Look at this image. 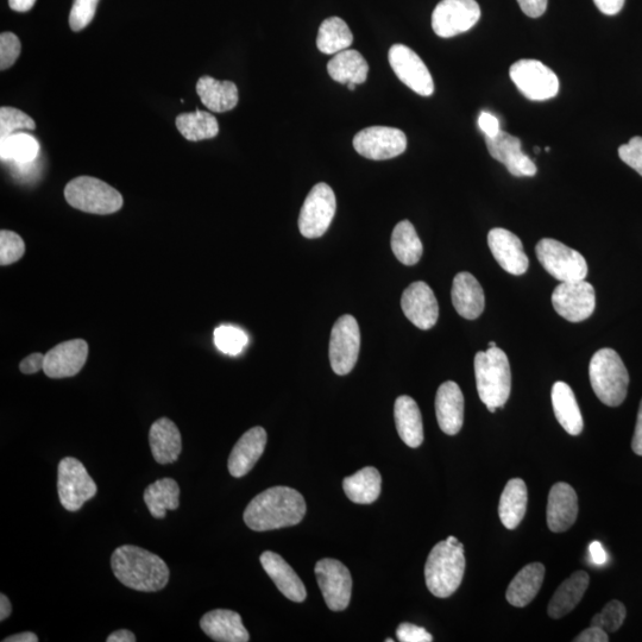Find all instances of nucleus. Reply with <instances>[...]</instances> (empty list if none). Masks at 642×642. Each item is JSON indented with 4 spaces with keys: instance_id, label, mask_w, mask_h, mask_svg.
<instances>
[{
    "instance_id": "18",
    "label": "nucleus",
    "mask_w": 642,
    "mask_h": 642,
    "mask_svg": "<svg viewBox=\"0 0 642 642\" xmlns=\"http://www.w3.org/2000/svg\"><path fill=\"white\" fill-rule=\"evenodd\" d=\"M88 345L73 339L56 345L44 355V374L50 379H67L80 373L87 361Z\"/></svg>"
},
{
    "instance_id": "53",
    "label": "nucleus",
    "mask_w": 642,
    "mask_h": 642,
    "mask_svg": "<svg viewBox=\"0 0 642 642\" xmlns=\"http://www.w3.org/2000/svg\"><path fill=\"white\" fill-rule=\"evenodd\" d=\"M626 0H594L597 9L608 16L618 15Z\"/></svg>"
},
{
    "instance_id": "43",
    "label": "nucleus",
    "mask_w": 642,
    "mask_h": 642,
    "mask_svg": "<svg viewBox=\"0 0 642 642\" xmlns=\"http://www.w3.org/2000/svg\"><path fill=\"white\" fill-rule=\"evenodd\" d=\"M627 616L625 604L618 600L610 601L600 614L591 620V626L604 629L607 633L619 631Z\"/></svg>"
},
{
    "instance_id": "50",
    "label": "nucleus",
    "mask_w": 642,
    "mask_h": 642,
    "mask_svg": "<svg viewBox=\"0 0 642 642\" xmlns=\"http://www.w3.org/2000/svg\"><path fill=\"white\" fill-rule=\"evenodd\" d=\"M520 9L528 17L538 18L545 14L547 0H518Z\"/></svg>"
},
{
    "instance_id": "54",
    "label": "nucleus",
    "mask_w": 642,
    "mask_h": 642,
    "mask_svg": "<svg viewBox=\"0 0 642 642\" xmlns=\"http://www.w3.org/2000/svg\"><path fill=\"white\" fill-rule=\"evenodd\" d=\"M590 559L595 565H603L607 563L608 555L600 541H593L589 546Z\"/></svg>"
},
{
    "instance_id": "56",
    "label": "nucleus",
    "mask_w": 642,
    "mask_h": 642,
    "mask_svg": "<svg viewBox=\"0 0 642 642\" xmlns=\"http://www.w3.org/2000/svg\"><path fill=\"white\" fill-rule=\"evenodd\" d=\"M136 640L135 634L128 631V629H119V631L113 632L106 639L107 642H135Z\"/></svg>"
},
{
    "instance_id": "32",
    "label": "nucleus",
    "mask_w": 642,
    "mask_h": 642,
    "mask_svg": "<svg viewBox=\"0 0 642 642\" xmlns=\"http://www.w3.org/2000/svg\"><path fill=\"white\" fill-rule=\"evenodd\" d=\"M590 584L587 572L577 571L566 579L553 595L547 613L552 619H562L574 610L582 601L585 591Z\"/></svg>"
},
{
    "instance_id": "59",
    "label": "nucleus",
    "mask_w": 642,
    "mask_h": 642,
    "mask_svg": "<svg viewBox=\"0 0 642 642\" xmlns=\"http://www.w3.org/2000/svg\"><path fill=\"white\" fill-rule=\"evenodd\" d=\"M12 613L11 603L4 594L0 595V621H5Z\"/></svg>"
},
{
    "instance_id": "20",
    "label": "nucleus",
    "mask_w": 642,
    "mask_h": 642,
    "mask_svg": "<svg viewBox=\"0 0 642 642\" xmlns=\"http://www.w3.org/2000/svg\"><path fill=\"white\" fill-rule=\"evenodd\" d=\"M488 245L497 263L512 275H524L530 261L524 251V244L513 232L496 228L489 232Z\"/></svg>"
},
{
    "instance_id": "6",
    "label": "nucleus",
    "mask_w": 642,
    "mask_h": 642,
    "mask_svg": "<svg viewBox=\"0 0 642 642\" xmlns=\"http://www.w3.org/2000/svg\"><path fill=\"white\" fill-rule=\"evenodd\" d=\"M65 198L74 209L102 216L115 213L123 206L121 193L92 176H79L69 182Z\"/></svg>"
},
{
    "instance_id": "51",
    "label": "nucleus",
    "mask_w": 642,
    "mask_h": 642,
    "mask_svg": "<svg viewBox=\"0 0 642 642\" xmlns=\"http://www.w3.org/2000/svg\"><path fill=\"white\" fill-rule=\"evenodd\" d=\"M44 368V355L40 352L36 354L25 357L20 364V370L25 375H31L39 373L40 370Z\"/></svg>"
},
{
    "instance_id": "13",
    "label": "nucleus",
    "mask_w": 642,
    "mask_h": 642,
    "mask_svg": "<svg viewBox=\"0 0 642 642\" xmlns=\"http://www.w3.org/2000/svg\"><path fill=\"white\" fill-rule=\"evenodd\" d=\"M352 144L365 159L385 161L405 153L407 137L400 129L370 127L358 132Z\"/></svg>"
},
{
    "instance_id": "15",
    "label": "nucleus",
    "mask_w": 642,
    "mask_h": 642,
    "mask_svg": "<svg viewBox=\"0 0 642 642\" xmlns=\"http://www.w3.org/2000/svg\"><path fill=\"white\" fill-rule=\"evenodd\" d=\"M389 65L396 77L419 96L430 97L434 92L433 78L420 56L404 44L389 49Z\"/></svg>"
},
{
    "instance_id": "16",
    "label": "nucleus",
    "mask_w": 642,
    "mask_h": 642,
    "mask_svg": "<svg viewBox=\"0 0 642 642\" xmlns=\"http://www.w3.org/2000/svg\"><path fill=\"white\" fill-rule=\"evenodd\" d=\"M316 575L327 607L333 612L348 608L352 590L349 569L339 560L321 559L316 565Z\"/></svg>"
},
{
    "instance_id": "49",
    "label": "nucleus",
    "mask_w": 642,
    "mask_h": 642,
    "mask_svg": "<svg viewBox=\"0 0 642 642\" xmlns=\"http://www.w3.org/2000/svg\"><path fill=\"white\" fill-rule=\"evenodd\" d=\"M478 127L486 137H495L501 131L499 119L486 111H483L478 117Z\"/></svg>"
},
{
    "instance_id": "24",
    "label": "nucleus",
    "mask_w": 642,
    "mask_h": 642,
    "mask_svg": "<svg viewBox=\"0 0 642 642\" xmlns=\"http://www.w3.org/2000/svg\"><path fill=\"white\" fill-rule=\"evenodd\" d=\"M452 304L459 316L475 320L486 307V297L480 282L474 275L463 272L456 275L452 285Z\"/></svg>"
},
{
    "instance_id": "41",
    "label": "nucleus",
    "mask_w": 642,
    "mask_h": 642,
    "mask_svg": "<svg viewBox=\"0 0 642 642\" xmlns=\"http://www.w3.org/2000/svg\"><path fill=\"white\" fill-rule=\"evenodd\" d=\"M214 343L224 354L235 356L241 354L248 344V336L235 326L223 325L214 331Z\"/></svg>"
},
{
    "instance_id": "57",
    "label": "nucleus",
    "mask_w": 642,
    "mask_h": 642,
    "mask_svg": "<svg viewBox=\"0 0 642 642\" xmlns=\"http://www.w3.org/2000/svg\"><path fill=\"white\" fill-rule=\"evenodd\" d=\"M36 0H9L10 8L17 12H28L34 8Z\"/></svg>"
},
{
    "instance_id": "19",
    "label": "nucleus",
    "mask_w": 642,
    "mask_h": 642,
    "mask_svg": "<svg viewBox=\"0 0 642 642\" xmlns=\"http://www.w3.org/2000/svg\"><path fill=\"white\" fill-rule=\"evenodd\" d=\"M486 143L493 159L503 163L508 172L516 178H522V176L531 178L537 174V166L522 151V144L518 137L501 130L495 137H486Z\"/></svg>"
},
{
    "instance_id": "22",
    "label": "nucleus",
    "mask_w": 642,
    "mask_h": 642,
    "mask_svg": "<svg viewBox=\"0 0 642 642\" xmlns=\"http://www.w3.org/2000/svg\"><path fill=\"white\" fill-rule=\"evenodd\" d=\"M267 445V432L257 426L245 432L232 449L229 457V471L234 477H243L255 467Z\"/></svg>"
},
{
    "instance_id": "34",
    "label": "nucleus",
    "mask_w": 642,
    "mask_h": 642,
    "mask_svg": "<svg viewBox=\"0 0 642 642\" xmlns=\"http://www.w3.org/2000/svg\"><path fill=\"white\" fill-rule=\"evenodd\" d=\"M528 492L525 481L513 478L501 495L499 515L507 530H515L524 520L527 511Z\"/></svg>"
},
{
    "instance_id": "35",
    "label": "nucleus",
    "mask_w": 642,
    "mask_h": 642,
    "mask_svg": "<svg viewBox=\"0 0 642 642\" xmlns=\"http://www.w3.org/2000/svg\"><path fill=\"white\" fill-rule=\"evenodd\" d=\"M381 486L382 477L379 470L371 467L364 468L343 481L346 496L358 505H370L379 499Z\"/></svg>"
},
{
    "instance_id": "61",
    "label": "nucleus",
    "mask_w": 642,
    "mask_h": 642,
    "mask_svg": "<svg viewBox=\"0 0 642 642\" xmlns=\"http://www.w3.org/2000/svg\"><path fill=\"white\" fill-rule=\"evenodd\" d=\"M495 346H496V343H495V342H490V343H489V348H495Z\"/></svg>"
},
{
    "instance_id": "23",
    "label": "nucleus",
    "mask_w": 642,
    "mask_h": 642,
    "mask_svg": "<svg viewBox=\"0 0 642 642\" xmlns=\"http://www.w3.org/2000/svg\"><path fill=\"white\" fill-rule=\"evenodd\" d=\"M437 420L444 433L456 436L464 423V396L456 382L448 381L439 387L436 396Z\"/></svg>"
},
{
    "instance_id": "48",
    "label": "nucleus",
    "mask_w": 642,
    "mask_h": 642,
    "mask_svg": "<svg viewBox=\"0 0 642 642\" xmlns=\"http://www.w3.org/2000/svg\"><path fill=\"white\" fill-rule=\"evenodd\" d=\"M396 635L401 642H431L433 637L425 628L412 625V623H401L396 629Z\"/></svg>"
},
{
    "instance_id": "12",
    "label": "nucleus",
    "mask_w": 642,
    "mask_h": 642,
    "mask_svg": "<svg viewBox=\"0 0 642 642\" xmlns=\"http://www.w3.org/2000/svg\"><path fill=\"white\" fill-rule=\"evenodd\" d=\"M481 18V8L476 0H442L432 14L434 33L451 39L467 33Z\"/></svg>"
},
{
    "instance_id": "25",
    "label": "nucleus",
    "mask_w": 642,
    "mask_h": 642,
    "mask_svg": "<svg viewBox=\"0 0 642 642\" xmlns=\"http://www.w3.org/2000/svg\"><path fill=\"white\" fill-rule=\"evenodd\" d=\"M260 560L264 571L288 600L293 602L306 600L307 593L304 583L285 559L278 553L266 551L262 553Z\"/></svg>"
},
{
    "instance_id": "5",
    "label": "nucleus",
    "mask_w": 642,
    "mask_h": 642,
    "mask_svg": "<svg viewBox=\"0 0 642 642\" xmlns=\"http://www.w3.org/2000/svg\"><path fill=\"white\" fill-rule=\"evenodd\" d=\"M591 387L604 405L618 407L626 400L629 375L625 363L613 349L596 352L589 365Z\"/></svg>"
},
{
    "instance_id": "60",
    "label": "nucleus",
    "mask_w": 642,
    "mask_h": 642,
    "mask_svg": "<svg viewBox=\"0 0 642 642\" xmlns=\"http://www.w3.org/2000/svg\"><path fill=\"white\" fill-rule=\"evenodd\" d=\"M356 86H357L356 84H348V87H349L350 91H354Z\"/></svg>"
},
{
    "instance_id": "28",
    "label": "nucleus",
    "mask_w": 642,
    "mask_h": 642,
    "mask_svg": "<svg viewBox=\"0 0 642 642\" xmlns=\"http://www.w3.org/2000/svg\"><path fill=\"white\" fill-rule=\"evenodd\" d=\"M394 417L402 442L409 448H419L424 442V425L417 402L411 396H400L395 401Z\"/></svg>"
},
{
    "instance_id": "55",
    "label": "nucleus",
    "mask_w": 642,
    "mask_h": 642,
    "mask_svg": "<svg viewBox=\"0 0 642 642\" xmlns=\"http://www.w3.org/2000/svg\"><path fill=\"white\" fill-rule=\"evenodd\" d=\"M632 449L635 455L642 457V400L638 412L637 426H635Z\"/></svg>"
},
{
    "instance_id": "47",
    "label": "nucleus",
    "mask_w": 642,
    "mask_h": 642,
    "mask_svg": "<svg viewBox=\"0 0 642 642\" xmlns=\"http://www.w3.org/2000/svg\"><path fill=\"white\" fill-rule=\"evenodd\" d=\"M620 159L642 176V137L635 136L619 148Z\"/></svg>"
},
{
    "instance_id": "52",
    "label": "nucleus",
    "mask_w": 642,
    "mask_h": 642,
    "mask_svg": "<svg viewBox=\"0 0 642 642\" xmlns=\"http://www.w3.org/2000/svg\"><path fill=\"white\" fill-rule=\"evenodd\" d=\"M575 642H608L609 637L608 633L604 629L596 626H591L590 628L585 629L578 637L574 640Z\"/></svg>"
},
{
    "instance_id": "9",
    "label": "nucleus",
    "mask_w": 642,
    "mask_h": 642,
    "mask_svg": "<svg viewBox=\"0 0 642 642\" xmlns=\"http://www.w3.org/2000/svg\"><path fill=\"white\" fill-rule=\"evenodd\" d=\"M337 209V200L332 188L320 182L308 193L300 211L299 230L306 238H319L329 230Z\"/></svg>"
},
{
    "instance_id": "46",
    "label": "nucleus",
    "mask_w": 642,
    "mask_h": 642,
    "mask_svg": "<svg viewBox=\"0 0 642 642\" xmlns=\"http://www.w3.org/2000/svg\"><path fill=\"white\" fill-rule=\"evenodd\" d=\"M22 44L15 34L3 33L0 35V69L10 68L15 65L21 54Z\"/></svg>"
},
{
    "instance_id": "21",
    "label": "nucleus",
    "mask_w": 642,
    "mask_h": 642,
    "mask_svg": "<svg viewBox=\"0 0 642 642\" xmlns=\"http://www.w3.org/2000/svg\"><path fill=\"white\" fill-rule=\"evenodd\" d=\"M578 516V497L568 483L552 487L547 503V526L553 533H563L574 526Z\"/></svg>"
},
{
    "instance_id": "17",
    "label": "nucleus",
    "mask_w": 642,
    "mask_h": 642,
    "mask_svg": "<svg viewBox=\"0 0 642 642\" xmlns=\"http://www.w3.org/2000/svg\"><path fill=\"white\" fill-rule=\"evenodd\" d=\"M405 316L420 330H430L437 324L439 306L432 288L423 281L412 283L401 298Z\"/></svg>"
},
{
    "instance_id": "8",
    "label": "nucleus",
    "mask_w": 642,
    "mask_h": 642,
    "mask_svg": "<svg viewBox=\"0 0 642 642\" xmlns=\"http://www.w3.org/2000/svg\"><path fill=\"white\" fill-rule=\"evenodd\" d=\"M58 492L66 511L78 512L97 495L98 488L83 463L77 458L66 457L59 464Z\"/></svg>"
},
{
    "instance_id": "26",
    "label": "nucleus",
    "mask_w": 642,
    "mask_h": 642,
    "mask_svg": "<svg viewBox=\"0 0 642 642\" xmlns=\"http://www.w3.org/2000/svg\"><path fill=\"white\" fill-rule=\"evenodd\" d=\"M200 627L209 637L218 642H247L250 635L244 627L241 615L232 610L216 609L200 620Z\"/></svg>"
},
{
    "instance_id": "1",
    "label": "nucleus",
    "mask_w": 642,
    "mask_h": 642,
    "mask_svg": "<svg viewBox=\"0 0 642 642\" xmlns=\"http://www.w3.org/2000/svg\"><path fill=\"white\" fill-rule=\"evenodd\" d=\"M305 514L304 496L292 488L274 487L258 494L243 518L250 530L267 532L298 525Z\"/></svg>"
},
{
    "instance_id": "7",
    "label": "nucleus",
    "mask_w": 642,
    "mask_h": 642,
    "mask_svg": "<svg viewBox=\"0 0 642 642\" xmlns=\"http://www.w3.org/2000/svg\"><path fill=\"white\" fill-rule=\"evenodd\" d=\"M535 253L546 272L560 282L581 281L587 278L588 263L585 258L556 239H541Z\"/></svg>"
},
{
    "instance_id": "38",
    "label": "nucleus",
    "mask_w": 642,
    "mask_h": 642,
    "mask_svg": "<svg viewBox=\"0 0 642 642\" xmlns=\"http://www.w3.org/2000/svg\"><path fill=\"white\" fill-rule=\"evenodd\" d=\"M40 150L39 141L22 131L0 140V157L3 162H14L21 166L30 165L39 157Z\"/></svg>"
},
{
    "instance_id": "29",
    "label": "nucleus",
    "mask_w": 642,
    "mask_h": 642,
    "mask_svg": "<svg viewBox=\"0 0 642 642\" xmlns=\"http://www.w3.org/2000/svg\"><path fill=\"white\" fill-rule=\"evenodd\" d=\"M552 405L560 426L571 436L582 433L584 423L574 390L565 382H556L552 388Z\"/></svg>"
},
{
    "instance_id": "33",
    "label": "nucleus",
    "mask_w": 642,
    "mask_h": 642,
    "mask_svg": "<svg viewBox=\"0 0 642 642\" xmlns=\"http://www.w3.org/2000/svg\"><path fill=\"white\" fill-rule=\"evenodd\" d=\"M330 77L339 84H364L368 79L369 65L357 50L346 49L327 64Z\"/></svg>"
},
{
    "instance_id": "2",
    "label": "nucleus",
    "mask_w": 642,
    "mask_h": 642,
    "mask_svg": "<svg viewBox=\"0 0 642 642\" xmlns=\"http://www.w3.org/2000/svg\"><path fill=\"white\" fill-rule=\"evenodd\" d=\"M111 566L119 582L142 593H156L165 589L169 582V569L165 560L142 547H118L112 553Z\"/></svg>"
},
{
    "instance_id": "44",
    "label": "nucleus",
    "mask_w": 642,
    "mask_h": 642,
    "mask_svg": "<svg viewBox=\"0 0 642 642\" xmlns=\"http://www.w3.org/2000/svg\"><path fill=\"white\" fill-rule=\"evenodd\" d=\"M24 253L25 244L20 235L8 230L0 232V264L3 267L20 261Z\"/></svg>"
},
{
    "instance_id": "39",
    "label": "nucleus",
    "mask_w": 642,
    "mask_h": 642,
    "mask_svg": "<svg viewBox=\"0 0 642 642\" xmlns=\"http://www.w3.org/2000/svg\"><path fill=\"white\" fill-rule=\"evenodd\" d=\"M390 244L396 258L406 266L417 264L424 253L423 243L408 220H402L395 226Z\"/></svg>"
},
{
    "instance_id": "58",
    "label": "nucleus",
    "mask_w": 642,
    "mask_h": 642,
    "mask_svg": "<svg viewBox=\"0 0 642 642\" xmlns=\"http://www.w3.org/2000/svg\"><path fill=\"white\" fill-rule=\"evenodd\" d=\"M39 638L35 633L24 632L20 634L11 635L9 638H5L3 642H37Z\"/></svg>"
},
{
    "instance_id": "42",
    "label": "nucleus",
    "mask_w": 642,
    "mask_h": 642,
    "mask_svg": "<svg viewBox=\"0 0 642 642\" xmlns=\"http://www.w3.org/2000/svg\"><path fill=\"white\" fill-rule=\"evenodd\" d=\"M36 123L34 119L15 107H2L0 109V140L16 132L29 130L34 131Z\"/></svg>"
},
{
    "instance_id": "45",
    "label": "nucleus",
    "mask_w": 642,
    "mask_h": 642,
    "mask_svg": "<svg viewBox=\"0 0 642 642\" xmlns=\"http://www.w3.org/2000/svg\"><path fill=\"white\" fill-rule=\"evenodd\" d=\"M99 0H74L71 14H69V27L75 33L90 24L96 15Z\"/></svg>"
},
{
    "instance_id": "30",
    "label": "nucleus",
    "mask_w": 642,
    "mask_h": 642,
    "mask_svg": "<svg viewBox=\"0 0 642 642\" xmlns=\"http://www.w3.org/2000/svg\"><path fill=\"white\" fill-rule=\"evenodd\" d=\"M545 577V566L532 563L518 572L507 589V601L516 608L528 606L538 595Z\"/></svg>"
},
{
    "instance_id": "40",
    "label": "nucleus",
    "mask_w": 642,
    "mask_h": 642,
    "mask_svg": "<svg viewBox=\"0 0 642 642\" xmlns=\"http://www.w3.org/2000/svg\"><path fill=\"white\" fill-rule=\"evenodd\" d=\"M176 128L187 141L198 142L211 140L218 135L219 124L210 112L195 110L181 113L175 119Z\"/></svg>"
},
{
    "instance_id": "11",
    "label": "nucleus",
    "mask_w": 642,
    "mask_h": 642,
    "mask_svg": "<svg viewBox=\"0 0 642 642\" xmlns=\"http://www.w3.org/2000/svg\"><path fill=\"white\" fill-rule=\"evenodd\" d=\"M361 348V331L357 320L345 314L333 325L330 338V362L337 375H348L358 360Z\"/></svg>"
},
{
    "instance_id": "37",
    "label": "nucleus",
    "mask_w": 642,
    "mask_h": 642,
    "mask_svg": "<svg viewBox=\"0 0 642 642\" xmlns=\"http://www.w3.org/2000/svg\"><path fill=\"white\" fill-rule=\"evenodd\" d=\"M352 42L354 36L342 18L330 17L321 23L317 37V47L321 53L336 55L349 49Z\"/></svg>"
},
{
    "instance_id": "14",
    "label": "nucleus",
    "mask_w": 642,
    "mask_h": 642,
    "mask_svg": "<svg viewBox=\"0 0 642 642\" xmlns=\"http://www.w3.org/2000/svg\"><path fill=\"white\" fill-rule=\"evenodd\" d=\"M552 305L560 317L579 323L593 316L595 289L585 280L562 282L552 294Z\"/></svg>"
},
{
    "instance_id": "62",
    "label": "nucleus",
    "mask_w": 642,
    "mask_h": 642,
    "mask_svg": "<svg viewBox=\"0 0 642 642\" xmlns=\"http://www.w3.org/2000/svg\"><path fill=\"white\" fill-rule=\"evenodd\" d=\"M534 151H535V153H537V154H538V153H539V151H540V149H539L538 147H535V148H534Z\"/></svg>"
},
{
    "instance_id": "31",
    "label": "nucleus",
    "mask_w": 642,
    "mask_h": 642,
    "mask_svg": "<svg viewBox=\"0 0 642 642\" xmlns=\"http://www.w3.org/2000/svg\"><path fill=\"white\" fill-rule=\"evenodd\" d=\"M197 93L201 102L212 112H228L238 104V88L232 81H219L205 75L198 80Z\"/></svg>"
},
{
    "instance_id": "3",
    "label": "nucleus",
    "mask_w": 642,
    "mask_h": 642,
    "mask_svg": "<svg viewBox=\"0 0 642 642\" xmlns=\"http://www.w3.org/2000/svg\"><path fill=\"white\" fill-rule=\"evenodd\" d=\"M464 546L456 537H449L433 547L425 565V579L431 594L446 599L455 594L465 572Z\"/></svg>"
},
{
    "instance_id": "27",
    "label": "nucleus",
    "mask_w": 642,
    "mask_h": 642,
    "mask_svg": "<svg viewBox=\"0 0 642 642\" xmlns=\"http://www.w3.org/2000/svg\"><path fill=\"white\" fill-rule=\"evenodd\" d=\"M151 453L161 465L178 461L182 450L181 434L178 426L168 418H161L153 424L149 432Z\"/></svg>"
},
{
    "instance_id": "4",
    "label": "nucleus",
    "mask_w": 642,
    "mask_h": 642,
    "mask_svg": "<svg viewBox=\"0 0 642 642\" xmlns=\"http://www.w3.org/2000/svg\"><path fill=\"white\" fill-rule=\"evenodd\" d=\"M474 365L478 395L488 411L495 413L511 396L512 373L508 357L495 346L477 352Z\"/></svg>"
},
{
    "instance_id": "36",
    "label": "nucleus",
    "mask_w": 642,
    "mask_h": 642,
    "mask_svg": "<svg viewBox=\"0 0 642 642\" xmlns=\"http://www.w3.org/2000/svg\"><path fill=\"white\" fill-rule=\"evenodd\" d=\"M179 497V484L173 478H162L144 492V502L155 519H163L168 511H176L180 506Z\"/></svg>"
},
{
    "instance_id": "10",
    "label": "nucleus",
    "mask_w": 642,
    "mask_h": 642,
    "mask_svg": "<svg viewBox=\"0 0 642 642\" xmlns=\"http://www.w3.org/2000/svg\"><path fill=\"white\" fill-rule=\"evenodd\" d=\"M519 91L533 102H545L559 92V79L551 68L537 60H520L509 71Z\"/></svg>"
}]
</instances>
